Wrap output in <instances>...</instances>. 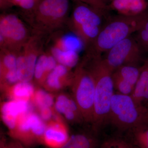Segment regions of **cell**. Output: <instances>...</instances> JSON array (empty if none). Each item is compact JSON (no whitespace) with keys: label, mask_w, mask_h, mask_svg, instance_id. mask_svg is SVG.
<instances>
[{"label":"cell","mask_w":148,"mask_h":148,"mask_svg":"<svg viewBox=\"0 0 148 148\" xmlns=\"http://www.w3.org/2000/svg\"><path fill=\"white\" fill-rule=\"evenodd\" d=\"M92 74L95 84L94 116L92 125L98 130L108 122L112 98L114 93L113 72L100 55L88 53L84 60Z\"/></svg>","instance_id":"1"},{"label":"cell","mask_w":148,"mask_h":148,"mask_svg":"<svg viewBox=\"0 0 148 148\" xmlns=\"http://www.w3.org/2000/svg\"><path fill=\"white\" fill-rule=\"evenodd\" d=\"M148 21V13L125 16L120 15L111 19L102 27L88 53L100 55L106 52L123 40L138 32Z\"/></svg>","instance_id":"2"},{"label":"cell","mask_w":148,"mask_h":148,"mask_svg":"<svg viewBox=\"0 0 148 148\" xmlns=\"http://www.w3.org/2000/svg\"><path fill=\"white\" fill-rule=\"evenodd\" d=\"M108 122L123 130L148 125V107L136 103L130 95L114 93Z\"/></svg>","instance_id":"3"},{"label":"cell","mask_w":148,"mask_h":148,"mask_svg":"<svg viewBox=\"0 0 148 148\" xmlns=\"http://www.w3.org/2000/svg\"><path fill=\"white\" fill-rule=\"evenodd\" d=\"M69 0H41L29 14L35 32L45 34L60 29L68 20Z\"/></svg>","instance_id":"4"},{"label":"cell","mask_w":148,"mask_h":148,"mask_svg":"<svg viewBox=\"0 0 148 148\" xmlns=\"http://www.w3.org/2000/svg\"><path fill=\"white\" fill-rule=\"evenodd\" d=\"M75 2L69 20L70 26L84 44L90 46L101 31L104 14L88 5Z\"/></svg>","instance_id":"5"},{"label":"cell","mask_w":148,"mask_h":148,"mask_svg":"<svg viewBox=\"0 0 148 148\" xmlns=\"http://www.w3.org/2000/svg\"><path fill=\"white\" fill-rule=\"evenodd\" d=\"M71 86L72 96L79 108L84 122L92 124L94 116L95 82L83 61L76 68Z\"/></svg>","instance_id":"6"},{"label":"cell","mask_w":148,"mask_h":148,"mask_svg":"<svg viewBox=\"0 0 148 148\" xmlns=\"http://www.w3.org/2000/svg\"><path fill=\"white\" fill-rule=\"evenodd\" d=\"M21 18L12 13L0 16V47L18 53L31 37Z\"/></svg>","instance_id":"7"},{"label":"cell","mask_w":148,"mask_h":148,"mask_svg":"<svg viewBox=\"0 0 148 148\" xmlns=\"http://www.w3.org/2000/svg\"><path fill=\"white\" fill-rule=\"evenodd\" d=\"M44 35L35 32L17 53V71L19 82H31L34 79L37 60L43 52Z\"/></svg>","instance_id":"8"},{"label":"cell","mask_w":148,"mask_h":148,"mask_svg":"<svg viewBox=\"0 0 148 148\" xmlns=\"http://www.w3.org/2000/svg\"><path fill=\"white\" fill-rule=\"evenodd\" d=\"M141 49L137 40L129 37L107 51L103 59L113 72L121 66H137L142 58Z\"/></svg>","instance_id":"9"},{"label":"cell","mask_w":148,"mask_h":148,"mask_svg":"<svg viewBox=\"0 0 148 148\" xmlns=\"http://www.w3.org/2000/svg\"><path fill=\"white\" fill-rule=\"evenodd\" d=\"M46 127L45 122L32 110L20 117L15 129L10 133L13 138L29 145L42 142Z\"/></svg>","instance_id":"10"},{"label":"cell","mask_w":148,"mask_h":148,"mask_svg":"<svg viewBox=\"0 0 148 148\" xmlns=\"http://www.w3.org/2000/svg\"><path fill=\"white\" fill-rule=\"evenodd\" d=\"M33 106L31 101L10 100L2 103L1 107L2 120L10 132L15 129L20 117L33 110Z\"/></svg>","instance_id":"11"},{"label":"cell","mask_w":148,"mask_h":148,"mask_svg":"<svg viewBox=\"0 0 148 148\" xmlns=\"http://www.w3.org/2000/svg\"><path fill=\"white\" fill-rule=\"evenodd\" d=\"M17 53L1 49L0 82L1 88L8 87L19 81L17 71Z\"/></svg>","instance_id":"12"},{"label":"cell","mask_w":148,"mask_h":148,"mask_svg":"<svg viewBox=\"0 0 148 148\" xmlns=\"http://www.w3.org/2000/svg\"><path fill=\"white\" fill-rule=\"evenodd\" d=\"M69 138L67 126L60 116L47 123L42 143L50 148H62Z\"/></svg>","instance_id":"13"},{"label":"cell","mask_w":148,"mask_h":148,"mask_svg":"<svg viewBox=\"0 0 148 148\" xmlns=\"http://www.w3.org/2000/svg\"><path fill=\"white\" fill-rule=\"evenodd\" d=\"M53 108L57 113L64 115L71 123H79L84 122L81 112L73 96L64 93L59 94L56 98Z\"/></svg>","instance_id":"14"},{"label":"cell","mask_w":148,"mask_h":148,"mask_svg":"<svg viewBox=\"0 0 148 148\" xmlns=\"http://www.w3.org/2000/svg\"><path fill=\"white\" fill-rule=\"evenodd\" d=\"M73 73L71 69L60 64H57L48 76L42 86L49 92H58L64 88L71 86Z\"/></svg>","instance_id":"15"},{"label":"cell","mask_w":148,"mask_h":148,"mask_svg":"<svg viewBox=\"0 0 148 148\" xmlns=\"http://www.w3.org/2000/svg\"><path fill=\"white\" fill-rule=\"evenodd\" d=\"M57 61L50 51L43 52L40 56L35 67L34 79L37 84L42 86L48 76L57 65Z\"/></svg>","instance_id":"16"},{"label":"cell","mask_w":148,"mask_h":148,"mask_svg":"<svg viewBox=\"0 0 148 148\" xmlns=\"http://www.w3.org/2000/svg\"><path fill=\"white\" fill-rule=\"evenodd\" d=\"M130 96L135 102L148 107V59L141 67V73Z\"/></svg>","instance_id":"17"},{"label":"cell","mask_w":148,"mask_h":148,"mask_svg":"<svg viewBox=\"0 0 148 148\" xmlns=\"http://www.w3.org/2000/svg\"><path fill=\"white\" fill-rule=\"evenodd\" d=\"M35 90L32 82H18L3 90L10 100L31 101Z\"/></svg>","instance_id":"18"},{"label":"cell","mask_w":148,"mask_h":148,"mask_svg":"<svg viewBox=\"0 0 148 148\" xmlns=\"http://www.w3.org/2000/svg\"><path fill=\"white\" fill-rule=\"evenodd\" d=\"M58 64L66 66L70 69L77 65L78 56L75 51H63L51 47L49 50Z\"/></svg>","instance_id":"19"},{"label":"cell","mask_w":148,"mask_h":148,"mask_svg":"<svg viewBox=\"0 0 148 148\" xmlns=\"http://www.w3.org/2000/svg\"><path fill=\"white\" fill-rule=\"evenodd\" d=\"M97 142L95 138L83 134H78L70 137L62 148H96Z\"/></svg>","instance_id":"20"},{"label":"cell","mask_w":148,"mask_h":148,"mask_svg":"<svg viewBox=\"0 0 148 148\" xmlns=\"http://www.w3.org/2000/svg\"><path fill=\"white\" fill-rule=\"evenodd\" d=\"M54 97L47 90L41 88L36 89L31 102L37 110L46 108H53Z\"/></svg>","instance_id":"21"},{"label":"cell","mask_w":148,"mask_h":148,"mask_svg":"<svg viewBox=\"0 0 148 148\" xmlns=\"http://www.w3.org/2000/svg\"><path fill=\"white\" fill-rule=\"evenodd\" d=\"M114 72L135 86L140 77L141 67L139 68L136 66L126 65L121 66Z\"/></svg>","instance_id":"22"},{"label":"cell","mask_w":148,"mask_h":148,"mask_svg":"<svg viewBox=\"0 0 148 148\" xmlns=\"http://www.w3.org/2000/svg\"><path fill=\"white\" fill-rule=\"evenodd\" d=\"M63 51H77L78 44L77 40L74 37L69 35L62 36L55 40L53 46Z\"/></svg>","instance_id":"23"},{"label":"cell","mask_w":148,"mask_h":148,"mask_svg":"<svg viewBox=\"0 0 148 148\" xmlns=\"http://www.w3.org/2000/svg\"><path fill=\"white\" fill-rule=\"evenodd\" d=\"M112 79L114 88L117 93L128 95L132 94L135 86L114 72L112 74Z\"/></svg>","instance_id":"24"},{"label":"cell","mask_w":148,"mask_h":148,"mask_svg":"<svg viewBox=\"0 0 148 148\" xmlns=\"http://www.w3.org/2000/svg\"><path fill=\"white\" fill-rule=\"evenodd\" d=\"M132 130L138 147L148 148V125L137 127Z\"/></svg>","instance_id":"25"},{"label":"cell","mask_w":148,"mask_h":148,"mask_svg":"<svg viewBox=\"0 0 148 148\" xmlns=\"http://www.w3.org/2000/svg\"><path fill=\"white\" fill-rule=\"evenodd\" d=\"M41 0H12L11 7L17 6L24 11L32 13Z\"/></svg>","instance_id":"26"},{"label":"cell","mask_w":148,"mask_h":148,"mask_svg":"<svg viewBox=\"0 0 148 148\" xmlns=\"http://www.w3.org/2000/svg\"><path fill=\"white\" fill-rule=\"evenodd\" d=\"M130 16L139 15L145 12L147 8L146 0H128Z\"/></svg>","instance_id":"27"},{"label":"cell","mask_w":148,"mask_h":148,"mask_svg":"<svg viewBox=\"0 0 148 148\" xmlns=\"http://www.w3.org/2000/svg\"><path fill=\"white\" fill-rule=\"evenodd\" d=\"M110 7L120 15L130 16L128 0H111Z\"/></svg>","instance_id":"28"},{"label":"cell","mask_w":148,"mask_h":148,"mask_svg":"<svg viewBox=\"0 0 148 148\" xmlns=\"http://www.w3.org/2000/svg\"><path fill=\"white\" fill-rule=\"evenodd\" d=\"M137 33V41L141 48L148 50V21Z\"/></svg>","instance_id":"29"},{"label":"cell","mask_w":148,"mask_h":148,"mask_svg":"<svg viewBox=\"0 0 148 148\" xmlns=\"http://www.w3.org/2000/svg\"><path fill=\"white\" fill-rule=\"evenodd\" d=\"M75 1L84 3L100 11L103 14L109 9L106 0H75Z\"/></svg>","instance_id":"30"},{"label":"cell","mask_w":148,"mask_h":148,"mask_svg":"<svg viewBox=\"0 0 148 148\" xmlns=\"http://www.w3.org/2000/svg\"><path fill=\"white\" fill-rule=\"evenodd\" d=\"M130 145L122 140L112 139L105 142L100 148H130Z\"/></svg>","instance_id":"31"},{"label":"cell","mask_w":148,"mask_h":148,"mask_svg":"<svg viewBox=\"0 0 148 148\" xmlns=\"http://www.w3.org/2000/svg\"><path fill=\"white\" fill-rule=\"evenodd\" d=\"M4 148H23L20 144L18 143L12 142L8 144Z\"/></svg>","instance_id":"32"},{"label":"cell","mask_w":148,"mask_h":148,"mask_svg":"<svg viewBox=\"0 0 148 148\" xmlns=\"http://www.w3.org/2000/svg\"><path fill=\"white\" fill-rule=\"evenodd\" d=\"M130 148H140L138 147H133V146L130 145Z\"/></svg>","instance_id":"33"},{"label":"cell","mask_w":148,"mask_h":148,"mask_svg":"<svg viewBox=\"0 0 148 148\" xmlns=\"http://www.w3.org/2000/svg\"><path fill=\"white\" fill-rule=\"evenodd\" d=\"M2 1V0H0V1Z\"/></svg>","instance_id":"34"}]
</instances>
